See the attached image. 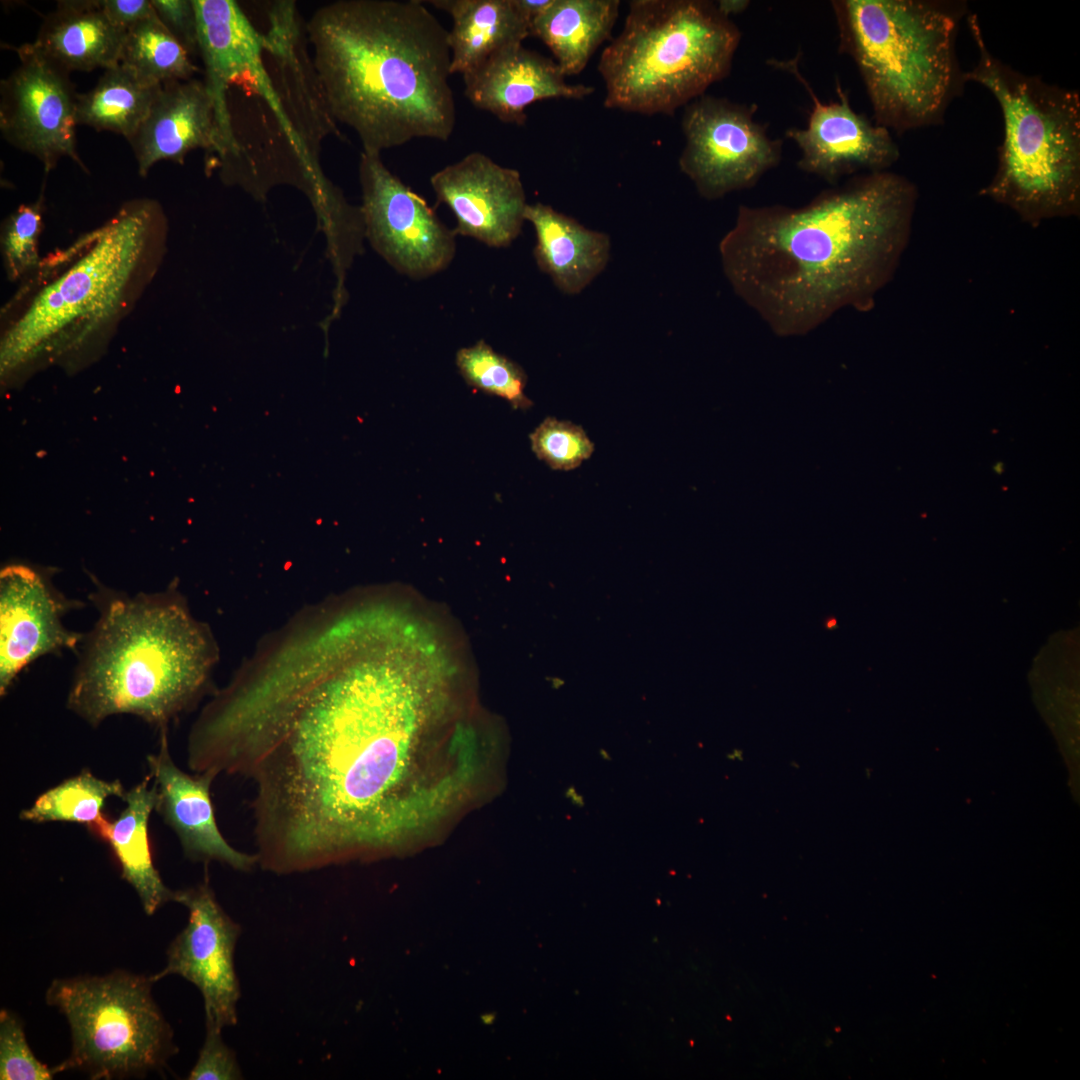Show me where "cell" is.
Here are the masks:
<instances>
[{"mask_svg":"<svg viewBox=\"0 0 1080 1080\" xmlns=\"http://www.w3.org/2000/svg\"><path fill=\"white\" fill-rule=\"evenodd\" d=\"M455 363L465 382L486 394L506 400L513 409L527 410L533 402L525 395L527 374L524 369L496 352L484 340L460 348Z\"/></svg>","mask_w":1080,"mask_h":1080,"instance_id":"obj_30","label":"cell"},{"mask_svg":"<svg viewBox=\"0 0 1080 1080\" xmlns=\"http://www.w3.org/2000/svg\"><path fill=\"white\" fill-rule=\"evenodd\" d=\"M83 603L67 598L51 571L24 563L0 571V695L35 660L65 650L77 652L83 633L64 624L68 612Z\"/></svg>","mask_w":1080,"mask_h":1080,"instance_id":"obj_15","label":"cell"},{"mask_svg":"<svg viewBox=\"0 0 1080 1080\" xmlns=\"http://www.w3.org/2000/svg\"><path fill=\"white\" fill-rule=\"evenodd\" d=\"M43 228V196L21 204L3 222V264L9 280H22L40 263L38 240Z\"/></svg>","mask_w":1080,"mask_h":1080,"instance_id":"obj_31","label":"cell"},{"mask_svg":"<svg viewBox=\"0 0 1080 1080\" xmlns=\"http://www.w3.org/2000/svg\"><path fill=\"white\" fill-rule=\"evenodd\" d=\"M147 765L157 792L155 810L176 834L188 859L218 861L242 872L258 864L256 853L235 849L218 828L210 793L216 776L181 770L170 755L167 731L160 732L159 749L147 756Z\"/></svg>","mask_w":1080,"mask_h":1080,"instance_id":"obj_18","label":"cell"},{"mask_svg":"<svg viewBox=\"0 0 1080 1080\" xmlns=\"http://www.w3.org/2000/svg\"><path fill=\"white\" fill-rule=\"evenodd\" d=\"M715 3L718 10L729 18L731 15L744 12L750 5V1L748 0H719Z\"/></svg>","mask_w":1080,"mask_h":1080,"instance_id":"obj_38","label":"cell"},{"mask_svg":"<svg viewBox=\"0 0 1080 1080\" xmlns=\"http://www.w3.org/2000/svg\"><path fill=\"white\" fill-rule=\"evenodd\" d=\"M757 105L703 94L684 107L679 168L706 200L749 189L782 158L783 141L755 120Z\"/></svg>","mask_w":1080,"mask_h":1080,"instance_id":"obj_11","label":"cell"},{"mask_svg":"<svg viewBox=\"0 0 1080 1080\" xmlns=\"http://www.w3.org/2000/svg\"><path fill=\"white\" fill-rule=\"evenodd\" d=\"M918 189L889 170L856 174L801 207L740 205L719 243L735 294L780 337L838 311L869 312L908 247Z\"/></svg>","mask_w":1080,"mask_h":1080,"instance_id":"obj_2","label":"cell"},{"mask_svg":"<svg viewBox=\"0 0 1080 1080\" xmlns=\"http://www.w3.org/2000/svg\"><path fill=\"white\" fill-rule=\"evenodd\" d=\"M167 240L161 204L136 198L41 258L1 310L2 385L51 366L77 371L98 358L155 279Z\"/></svg>","mask_w":1080,"mask_h":1080,"instance_id":"obj_4","label":"cell"},{"mask_svg":"<svg viewBox=\"0 0 1080 1080\" xmlns=\"http://www.w3.org/2000/svg\"><path fill=\"white\" fill-rule=\"evenodd\" d=\"M151 976L114 971L55 979L45 1000L67 1019L72 1049L56 1074L70 1069L92 1079L143 1076L176 1053L173 1032L151 993Z\"/></svg>","mask_w":1080,"mask_h":1080,"instance_id":"obj_10","label":"cell"},{"mask_svg":"<svg viewBox=\"0 0 1080 1080\" xmlns=\"http://www.w3.org/2000/svg\"><path fill=\"white\" fill-rule=\"evenodd\" d=\"M56 1074L40 1062L26 1040L21 1021L11 1012H0V1079L48 1080Z\"/></svg>","mask_w":1080,"mask_h":1080,"instance_id":"obj_33","label":"cell"},{"mask_svg":"<svg viewBox=\"0 0 1080 1080\" xmlns=\"http://www.w3.org/2000/svg\"><path fill=\"white\" fill-rule=\"evenodd\" d=\"M529 437L534 454L553 470L575 469L594 452L581 426L554 417H547Z\"/></svg>","mask_w":1080,"mask_h":1080,"instance_id":"obj_32","label":"cell"},{"mask_svg":"<svg viewBox=\"0 0 1080 1080\" xmlns=\"http://www.w3.org/2000/svg\"><path fill=\"white\" fill-rule=\"evenodd\" d=\"M462 77L464 94L473 106L516 125L526 122L525 110L534 102L581 100L594 92L591 86L568 83L556 61L522 44L495 53Z\"/></svg>","mask_w":1080,"mask_h":1080,"instance_id":"obj_19","label":"cell"},{"mask_svg":"<svg viewBox=\"0 0 1080 1080\" xmlns=\"http://www.w3.org/2000/svg\"><path fill=\"white\" fill-rule=\"evenodd\" d=\"M430 184L437 201L453 212L456 235L503 248L521 233L528 204L518 170L471 152L435 172Z\"/></svg>","mask_w":1080,"mask_h":1080,"instance_id":"obj_17","label":"cell"},{"mask_svg":"<svg viewBox=\"0 0 1080 1080\" xmlns=\"http://www.w3.org/2000/svg\"><path fill=\"white\" fill-rule=\"evenodd\" d=\"M126 791L119 780H104L83 769L42 793L19 818L35 823L76 822L89 828L104 817L106 800L123 799Z\"/></svg>","mask_w":1080,"mask_h":1080,"instance_id":"obj_29","label":"cell"},{"mask_svg":"<svg viewBox=\"0 0 1080 1080\" xmlns=\"http://www.w3.org/2000/svg\"><path fill=\"white\" fill-rule=\"evenodd\" d=\"M125 35L100 0H65L45 17L33 44L67 72H86L118 65Z\"/></svg>","mask_w":1080,"mask_h":1080,"instance_id":"obj_23","label":"cell"},{"mask_svg":"<svg viewBox=\"0 0 1080 1080\" xmlns=\"http://www.w3.org/2000/svg\"><path fill=\"white\" fill-rule=\"evenodd\" d=\"M619 7L618 0H553L531 21L530 35L551 50L565 76L577 75L610 39Z\"/></svg>","mask_w":1080,"mask_h":1080,"instance_id":"obj_26","label":"cell"},{"mask_svg":"<svg viewBox=\"0 0 1080 1080\" xmlns=\"http://www.w3.org/2000/svg\"><path fill=\"white\" fill-rule=\"evenodd\" d=\"M122 800L125 808L117 819L110 821L104 816L89 829L110 846L123 879L137 893L145 913L152 915L174 900L175 891L164 884L152 861L148 829L157 792L151 776L127 790Z\"/></svg>","mask_w":1080,"mask_h":1080,"instance_id":"obj_24","label":"cell"},{"mask_svg":"<svg viewBox=\"0 0 1080 1080\" xmlns=\"http://www.w3.org/2000/svg\"><path fill=\"white\" fill-rule=\"evenodd\" d=\"M839 52L855 63L874 122L897 134L939 125L964 91L956 40L964 1L834 0Z\"/></svg>","mask_w":1080,"mask_h":1080,"instance_id":"obj_6","label":"cell"},{"mask_svg":"<svg viewBox=\"0 0 1080 1080\" xmlns=\"http://www.w3.org/2000/svg\"><path fill=\"white\" fill-rule=\"evenodd\" d=\"M966 20L978 58L965 80L994 96L1004 124L996 171L979 195L1033 228L1079 216V93L1006 64L986 45L978 16L968 13Z\"/></svg>","mask_w":1080,"mask_h":1080,"instance_id":"obj_8","label":"cell"},{"mask_svg":"<svg viewBox=\"0 0 1080 1080\" xmlns=\"http://www.w3.org/2000/svg\"><path fill=\"white\" fill-rule=\"evenodd\" d=\"M198 22L199 55L204 63V84L212 99L222 150H232V134L226 104L229 82L263 49L264 34L233 0H193Z\"/></svg>","mask_w":1080,"mask_h":1080,"instance_id":"obj_21","label":"cell"},{"mask_svg":"<svg viewBox=\"0 0 1080 1080\" xmlns=\"http://www.w3.org/2000/svg\"><path fill=\"white\" fill-rule=\"evenodd\" d=\"M166 29L192 54H199L198 22L193 0H151Z\"/></svg>","mask_w":1080,"mask_h":1080,"instance_id":"obj_35","label":"cell"},{"mask_svg":"<svg viewBox=\"0 0 1080 1080\" xmlns=\"http://www.w3.org/2000/svg\"><path fill=\"white\" fill-rule=\"evenodd\" d=\"M598 71L609 109L674 115L725 78L741 33L714 1L633 0Z\"/></svg>","mask_w":1080,"mask_h":1080,"instance_id":"obj_9","label":"cell"},{"mask_svg":"<svg viewBox=\"0 0 1080 1080\" xmlns=\"http://www.w3.org/2000/svg\"><path fill=\"white\" fill-rule=\"evenodd\" d=\"M160 87L119 63L106 69L90 91L77 93V125L120 134L129 141L147 117Z\"/></svg>","mask_w":1080,"mask_h":1080,"instance_id":"obj_27","label":"cell"},{"mask_svg":"<svg viewBox=\"0 0 1080 1080\" xmlns=\"http://www.w3.org/2000/svg\"><path fill=\"white\" fill-rule=\"evenodd\" d=\"M360 206L365 239L397 272L424 279L446 269L456 254V233L426 200L393 174L381 154L361 152Z\"/></svg>","mask_w":1080,"mask_h":1080,"instance_id":"obj_12","label":"cell"},{"mask_svg":"<svg viewBox=\"0 0 1080 1080\" xmlns=\"http://www.w3.org/2000/svg\"><path fill=\"white\" fill-rule=\"evenodd\" d=\"M100 5L109 21L123 32L155 14L151 0H100Z\"/></svg>","mask_w":1080,"mask_h":1080,"instance_id":"obj_36","label":"cell"},{"mask_svg":"<svg viewBox=\"0 0 1080 1080\" xmlns=\"http://www.w3.org/2000/svg\"><path fill=\"white\" fill-rule=\"evenodd\" d=\"M263 52L227 87L241 92V108L230 119L232 151L212 167L224 183L258 200L277 185L294 186L307 196L317 218L327 216L342 191L325 176L319 153L327 136H340L337 123L303 56L279 49Z\"/></svg>","mask_w":1080,"mask_h":1080,"instance_id":"obj_7","label":"cell"},{"mask_svg":"<svg viewBox=\"0 0 1080 1080\" xmlns=\"http://www.w3.org/2000/svg\"><path fill=\"white\" fill-rule=\"evenodd\" d=\"M222 1030L206 1027V1034L199 1056L187 1079L189 1080H239L243 1074L235 1052L223 1041Z\"/></svg>","mask_w":1080,"mask_h":1080,"instance_id":"obj_34","label":"cell"},{"mask_svg":"<svg viewBox=\"0 0 1080 1080\" xmlns=\"http://www.w3.org/2000/svg\"><path fill=\"white\" fill-rule=\"evenodd\" d=\"M437 639L355 607L292 634L224 709L220 774L253 782L258 865L276 874L392 852L445 815L481 766Z\"/></svg>","mask_w":1080,"mask_h":1080,"instance_id":"obj_1","label":"cell"},{"mask_svg":"<svg viewBox=\"0 0 1080 1080\" xmlns=\"http://www.w3.org/2000/svg\"><path fill=\"white\" fill-rule=\"evenodd\" d=\"M98 617L83 633L67 708L93 727L134 715L160 732L208 687L218 649L172 585L130 595L96 583Z\"/></svg>","mask_w":1080,"mask_h":1080,"instance_id":"obj_5","label":"cell"},{"mask_svg":"<svg viewBox=\"0 0 1080 1080\" xmlns=\"http://www.w3.org/2000/svg\"><path fill=\"white\" fill-rule=\"evenodd\" d=\"M553 0H514L519 10L532 21L544 10H546Z\"/></svg>","mask_w":1080,"mask_h":1080,"instance_id":"obj_37","label":"cell"},{"mask_svg":"<svg viewBox=\"0 0 1080 1080\" xmlns=\"http://www.w3.org/2000/svg\"><path fill=\"white\" fill-rule=\"evenodd\" d=\"M119 63L154 85L190 80L198 71L156 13L126 32Z\"/></svg>","mask_w":1080,"mask_h":1080,"instance_id":"obj_28","label":"cell"},{"mask_svg":"<svg viewBox=\"0 0 1080 1080\" xmlns=\"http://www.w3.org/2000/svg\"><path fill=\"white\" fill-rule=\"evenodd\" d=\"M451 16L448 30L451 74H468L495 53L522 44L531 21L514 0L424 1Z\"/></svg>","mask_w":1080,"mask_h":1080,"instance_id":"obj_25","label":"cell"},{"mask_svg":"<svg viewBox=\"0 0 1080 1080\" xmlns=\"http://www.w3.org/2000/svg\"><path fill=\"white\" fill-rule=\"evenodd\" d=\"M1002 471H1003L1002 463H997L995 465V472L1001 473Z\"/></svg>","mask_w":1080,"mask_h":1080,"instance_id":"obj_39","label":"cell"},{"mask_svg":"<svg viewBox=\"0 0 1080 1080\" xmlns=\"http://www.w3.org/2000/svg\"><path fill=\"white\" fill-rule=\"evenodd\" d=\"M140 176L161 160L184 163L196 149L215 158L222 150L214 105L203 81L162 84L150 111L129 140Z\"/></svg>","mask_w":1080,"mask_h":1080,"instance_id":"obj_20","label":"cell"},{"mask_svg":"<svg viewBox=\"0 0 1080 1080\" xmlns=\"http://www.w3.org/2000/svg\"><path fill=\"white\" fill-rule=\"evenodd\" d=\"M20 63L0 84V130L7 142L49 172L63 157L86 170L77 152L76 101L69 72L33 43L16 49Z\"/></svg>","mask_w":1080,"mask_h":1080,"instance_id":"obj_13","label":"cell"},{"mask_svg":"<svg viewBox=\"0 0 1080 1080\" xmlns=\"http://www.w3.org/2000/svg\"><path fill=\"white\" fill-rule=\"evenodd\" d=\"M524 216L536 233V264L562 293H580L606 267L610 255L607 234L590 230L540 202L528 204Z\"/></svg>","mask_w":1080,"mask_h":1080,"instance_id":"obj_22","label":"cell"},{"mask_svg":"<svg viewBox=\"0 0 1080 1080\" xmlns=\"http://www.w3.org/2000/svg\"><path fill=\"white\" fill-rule=\"evenodd\" d=\"M188 910V922L167 949L164 969L154 982L173 974L194 984L204 1001L205 1027L236 1025L240 985L234 953L241 927L218 903L208 883L175 891Z\"/></svg>","mask_w":1080,"mask_h":1080,"instance_id":"obj_14","label":"cell"},{"mask_svg":"<svg viewBox=\"0 0 1080 1080\" xmlns=\"http://www.w3.org/2000/svg\"><path fill=\"white\" fill-rule=\"evenodd\" d=\"M306 34L329 111L362 151L450 138L448 30L422 1H333L313 13Z\"/></svg>","mask_w":1080,"mask_h":1080,"instance_id":"obj_3","label":"cell"},{"mask_svg":"<svg viewBox=\"0 0 1080 1080\" xmlns=\"http://www.w3.org/2000/svg\"><path fill=\"white\" fill-rule=\"evenodd\" d=\"M798 58L769 61L774 67L795 76L813 103L807 126L793 127L785 132L800 150L797 167L831 186L857 172L888 170L900 157L891 132L857 113L839 83L838 101L821 102L799 71Z\"/></svg>","mask_w":1080,"mask_h":1080,"instance_id":"obj_16","label":"cell"}]
</instances>
